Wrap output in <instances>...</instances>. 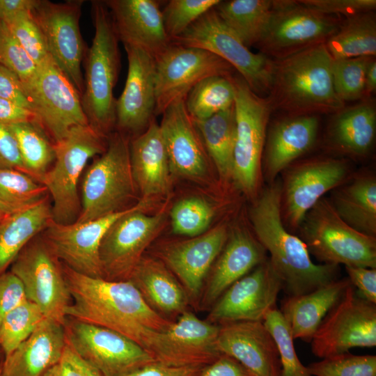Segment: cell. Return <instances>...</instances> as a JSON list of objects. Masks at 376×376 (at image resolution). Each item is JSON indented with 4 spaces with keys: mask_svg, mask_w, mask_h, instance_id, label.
<instances>
[{
    "mask_svg": "<svg viewBox=\"0 0 376 376\" xmlns=\"http://www.w3.org/2000/svg\"><path fill=\"white\" fill-rule=\"evenodd\" d=\"M3 359L4 354L0 345V363L3 361Z\"/></svg>",
    "mask_w": 376,
    "mask_h": 376,
    "instance_id": "cell-62",
    "label": "cell"
},
{
    "mask_svg": "<svg viewBox=\"0 0 376 376\" xmlns=\"http://www.w3.org/2000/svg\"><path fill=\"white\" fill-rule=\"evenodd\" d=\"M1 375V363H0V376Z\"/></svg>",
    "mask_w": 376,
    "mask_h": 376,
    "instance_id": "cell-64",
    "label": "cell"
},
{
    "mask_svg": "<svg viewBox=\"0 0 376 376\" xmlns=\"http://www.w3.org/2000/svg\"><path fill=\"white\" fill-rule=\"evenodd\" d=\"M214 216L212 205L199 197L178 201L171 211L173 233L188 237L200 235L207 230Z\"/></svg>",
    "mask_w": 376,
    "mask_h": 376,
    "instance_id": "cell-45",
    "label": "cell"
},
{
    "mask_svg": "<svg viewBox=\"0 0 376 376\" xmlns=\"http://www.w3.org/2000/svg\"><path fill=\"white\" fill-rule=\"evenodd\" d=\"M41 376H82L66 345L62 358Z\"/></svg>",
    "mask_w": 376,
    "mask_h": 376,
    "instance_id": "cell-58",
    "label": "cell"
},
{
    "mask_svg": "<svg viewBox=\"0 0 376 376\" xmlns=\"http://www.w3.org/2000/svg\"><path fill=\"white\" fill-rule=\"evenodd\" d=\"M333 58L325 43L273 60L268 100L292 115L336 113L345 107L332 82Z\"/></svg>",
    "mask_w": 376,
    "mask_h": 376,
    "instance_id": "cell-3",
    "label": "cell"
},
{
    "mask_svg": "<svg viewBox=\"0 0 376 376\" xmlns=\"http://www.w3.org/2000/svg\"><path fill=\"white\" fill-rule=\"evenodd\" d=\"M66 347L63 326L45 318L1 362V376H41L63 357Z\"/></svg>",
    "mask_w": 376,
    "mask_h": 376,
    "instance_id": "cell-30",
    "label": "cell"
},
{
    "mask_svg": "<svg viewBox=\"0 0 376 376\" xmlns=\"http://www.w3.org/2000/svg\"><path fill=\"white\" fill-rule=\"evenodd\" d=\"M219 325L199 319L187 310L154 337L148 352L156 362L171 366H204L221 354Z\"/></svg>",
    "mask_w": 376,
    "mask_h": 376,
    "instance_id": "cell-20",
    "label": "cell"
},
{
    "mask_svg": "<svg viewBox=\"0 0 376 376\" xmlns=\"http://www.w3.org/2000/svg\"><path fill=\"white\" fill-rule=\"evenodd\" d=\"M28 300L20 279L10 271L0 275V324L10 311Z\"/></svg>",
    "mask_w": 376,
    "mask_h": 376,
    "instance_id": "cell-51",
    "label": "cell"
},
{
    "mask_svg": "<svg viewBox=\"0 0 376 376\" xmlns=\"http://www.w3.org/2000/svg\"><path fill=\"white\" fill-rule=\"evenodd\" d=\"M287 169L281 183V214L283 222L294 230L299 228L323 196L345 182L349 174L346 162L334 158L311 159Z\"/></svg>",
    "mask_w": 376,
    "mask_h": 376,
    "instance_id": "cell-17",
    "label": "cell"
},
{
    "mask_svg": "<svg viewBox=\"0 0 376 376\" xmlns=\"http://www.w3.org/2000/svg\"><path fill=\"white\" fill-rule=\"evenodd\" d=\"M63 272L71 297L66 318L115 331L148 352L171 322L149 306L130 281L91 277L63 263Z\"/></svg>",
    "mask_w": 376,
    "mask_h": 376,
    "instance_id": "cell-1",
    "label": "cell"
},
{
    "mask_svg": "<svg viewBox=\"0 0 376 376\" xmlns=\"http://www.w3.org/2000/svg\"><path fill=\"white\" fill-rule=\"evenodd\" d=\"M351 285L348 278L337 279L309 292L287 296L280 311L293 338L310 342L324 317Z\"/></svg>",
    "mask_w": 376,
    "mask_h": 376,
    "instance_id": "cell-32",
    "label": "cell"
},
{
    "mask_svg": "<svg viewBox=\"0 0 376 376\" xmlns=\"http://www.w3.org/2000/svg\"><path fill=\"white\" fill-rule=\"evenodd\" d=\"M49 197L47 188L28 174L0 170V210L5 216L27 210Z\"/></svg>",
    "mask_w": 376,
    "mask_h": 376,
    "instance_id": "cell-41",
    "label": "cell"
},
{
    "mask_svg": "<svg viewBox=\"0 0 376 376\" xmlns=\"http://www.w3.org/2000/svg\"><path fill=\"white\" fill-rule=\"evenodd\" d=\"M171 43L209 51L229 63L249 87L261 96L269 93L273 60L251 52L238 36L221 19L214 8L191 25Z\"/></svg>",
    "mask_w": 376,
    "mask_h": 376,
    "instance_id": "cell-9",
    "label": "cell"
},
{
    "mask_svg": "<svg viewBox=\"0 0 376 376\" xmlns=\"http://www.w3.org/2000/svg\"><path fill=\"white\" fill-rule=\"evenodd\" d=\"M332 118L329 140L334 149L352 157L366 155L376 133V109L373 102L343 107Z\"/></svg>",
    "mask_w": 376,
    "mask_h": 376,
    "instance_id": "cell-33",
    "label": "cell"
},
{
    "mask_svg": "<svg viewBox=\"0 0 376 376\" xmlns=\"http://www.w3.org/2000/svg\"><path fill=\"white\" fill-rule=\"evenodd\" d=\"M82 4L83 1L54 3L39 0L33 10L49 56L81 96L84 88L81 64L86 51L79 29Z\"/></svg>",
    "mask_w": 376,
    "mask_h": 376,
    "instance_id": "cell-18",
    "label": "cell"
},
{
    "mask_svg": "<svg viewBox=\"0 0 376 376\" xmlns=\"http://www.w3.org/2000/svg\"><path fill=\"white\" fill-rule=\"evenodd\" d=\"M32 121L38 122L37 116L32 111L19 106L12 101L0 97L1 123L10 125Z\"/></svg>",
    "mask_w": 376,
    "mask_h": 376,
    "instance_id": "cell-57",
    "label": "cell"
},
{
    "mask_svg": "<svg viewBox=\"0 0 376 376\" xmlns=\"http://www.w3.org/2000/svg\"><path fill=\"white\" fill-rule=\"evenodd\" d=\"M217 348L239 362L252 376H281L279 351L262 321H239L219 325Z\"/></svg>",
    "mask_w": 376,
    "mask_h": 376,
    "instance_id": "cell-25",
    "label": "cell"
},
{
    "mask_svg": "<svg viewBox=\"0 0 376 376\" xmlns=\"http://www.w3.org/2000/svg\"><path fill=\"white\" fill-rule=\"evenodd\" d=\"M196 376H252L239 362L221 354L213 362L201 368Z\"/></svg>",
    "mask_w": 376,
    "mask_h": 376,
    "instance_id": "cell-55",
    "label": "cell"
},
{
    "mask_svg": "<svg viewBox=\"0 0 376 376\" xmlns=\"http://www.w3.org/2000/svg\"><path fill=\"white\" fill-rule=\"evenodd\" d=\"M14 169L26 173L15 136L10 125L0 123V170Z\"/></svg>",
    "mask_w": 376,
    "mask_h": 376,
    "instance_id": "cell-52",
    "label": "cell"
},
{
    "mask_svg": "<svg viewBox=\"0 0 376 376\" xmlns=\"http://www.w3.org/2000/svg\"><path fill=\"white\" fill-rule=\"evenodd\" d=\"M333 59L375 57L376 17L373 11L346 17L325 42Z\"/></svg>",
    "mask_w": 376,
    "mask_h": 376,
    "instance_id": "cell-37",
    "label": "cell"
},
{
    "mask_svg": "<svg viewBox=\"0 0 376 376\" xmlns=\"http://www.w3.org/2000/svg\"><path fill=\"white\" fill-rule=\"evenodd\" d=\"M282 280L268 258L233 283L210 307L208 322L221 325L239 321H263L276 307Z\"/></svg>",
    "mask_w": 376,
    "mask_h": 376,
    "instance_id": "cell-19",
    "label": "cell"
},
{
    "mask_svg": "<svg viewBox=\"0 0 376 376\" xmlns=\"http://www.w3.org/2000/svg\"><path fill=\"white\" fill-rule=\"evenodd\" d=\"M273 6L269 0L220 1L214 7L221 19L247 47L256 46L269 23Z\"/></svg>",
    "mask_w": 376,
    "mask_h": 376,
    "instance_id": "cell-38",
    "label": "cell"
},
{
    "mask_svg": "<svg viewBox=\"0 0 376 376\" xmlns=\"http://www.w3.org/2000/svg\"><path fill=\"white\" fill-rule=\"evenodd\" d=\"M232 76H211L195 85L185 99L187 113L193 120H202L235 104Z\"/></svg>",
    "mask_w": 376,
    "mask_h": 376,
    "instance_id": "cell-40",
    "label": "cell"
},
{
    "mask_svg": "<svg viewBox=\"0 0 376 376\" xmlns=\"http://www.w3.org/2000/svg\"><path fill=\"white\" fill-rule=\"evenodd\" d=\"M10 271L22 281L28 300L38 305L46 318L62 325L71 302L63 272V263L40 233L22 249Z\"/></svg>",
    "mask_w": 376,
    "mask_h": 376,
    "instance_id": "cell-14",
    "label": "cell"
},
{
    "mask_svg": "<svg viewBox=\"0 0 376 376\" xmlns=\"http://www.w3.org/2000/svg\"><path fill=\"white\" fill-rule=\"evenodd\" d=\"M49 198L0 221V275L7 271L25 245L52 219Z\"/></svg>",
    "mask_w": 376,
    "mask_h": 376,
    "instance_id": "cell-35",
    "label": "cell"
},
{
    "mask_svg": "<svg viewBox=\"0 0 376 376\" xmlns=\"http://www.w3.org/2000/svg\"><path fill=\"white\" fill-rule=\"evenodd\" d=\"M310 254L323 264L376 268V239L343 221L330 201L321 198L299 227Z\"/></svg>",
    "mask_w": 376,
    "mask_h": 376,
    "instance_id": "cell-7",
    "label": "cell"
},
{
    "mask_svg": "<svg viewBox=\"0 0 376 376\" xmlns=\"http://www.w3.org/2000/svg\"><path fill=\"white\" fill-rule=\"evenodd\" d=\"M132 175L142 198L165 195L170 189L171 171L159 125L154 120L130 142Z\"/></svg>",
    "mask_w": 376,
    "mask_h": 376,
    "instance_id": "cell-29",
    "label": "cell"
},
{
    "mask_svg": "<svg viewBox=\"0 0 376 376\" xmlns=\"http://www.w3.org/2000/svg\"><path fill=\"white\" fill-rule=\"evenodd\" d=\"M348 279L361 297L376 304V268L345 266Z\"/></svg>",
    "mask_w": 376,
    "mask_h": 376,
    "instance_id": "cell-53",
    "label": "cell"
},
{
    "mask_svg": "<svg viewBox=\"0 0 376 376\" xmlns=\"http://www.w3.org/2000/svg\"><path fill=\"white\" fill-rule=\"evenodd\" d=\"M220 0H170L162 10L165 31L171 40L184 33Z\"/></svg>",
    "mask_w": 376,
    "mask_h": 376,
    "instance_id": "cell-47",
    "label": "cell"
},
{
    "mask_svg": "<svg viewBox=\"0 0 376 376\" xmlns=\"http://www.w3.org/2000/svg\"><path fill=\"white\" fill-rule=\"evenodd\" d=\"M70 351L72 359L82 376H103L96 368L79 357L71 349Z\"/></svg>",
    "mask_w": 376,
    "mask_h": 376,
    "instance_id": "cell-61",
    "label": "cell"
},
{
    "mask_svg": "<svg viewBox=\"0 0 376 376\" xmlns=\"http://www.w3.org/2000/svg\"><path fill=\"white\" fill-rule=\"evenodd\" d=\"M311 352L323 359L353 347L376 345V304L351 285L324 317L311 340Z\"/></svg>",
    "mask_w": 376,
    "mask_h": 376,
    "instance_id": "cell-15",
    "label": "cell"
},
{
    "mask_svg": "<svg viewBox=\"0 0 376 376\" xmlns=\"http://www.w3.org/2000/svg\"><path fill=\"white\" fill-rule=\"evenodd\" d=\"M6 216H5L0 210V221L3 219Z\"/></svg>",
    "mask_w": 376,
    "mask_h": 376,
    "instance_id": "cell-63",
    "label": "cell"
},
{
    "mask_svg": "<svg viewBox=\"0 0 376 376\" xmlns=\"http://www.w3.org/2000/svg\"><path fill=\"white\" fill-rule=\"evenodd\" d=\"M0 63L14 72L23 84L34 77L39 67L2 21H0Z\"/></svg>",
    "mask_w": 376,
    "mask_h": 376,
    "instance_id": "cell-49",
    "label": "cell"
},
{
    "mask_svg": "<svg viewBox=\"0 0 376 376\" xmlns=\"http://www.w3.org/2000/svg\"><path fill=\"white\" fill-rule=\"evenodd\" d=\"M265 254L263 246L245 228L233 229L212 265L199 306L210 308L233 283L265 260Z\"/></svg>",
    "mask_w": 376,
    "mask_h": 376,
    "instance_id": "cell-27",
    "label": "cell"
},
{
    "mask_svg": "<svg viewBox=\"0 0 376 376\" xmlns=\"http://www.w3.org/2000/svg\"><path fill=\"white\" fill-rule=\"evenodd\" d=\"M124 47L128 70L123 91L116 101L115 128L131 140L155 120V58L139 47Z\"/></svg>",
    "mask_w": 376,
    "mask_h": 376,
    "instance_id": "cell-21",
    "label": "cell"
},
{
    "mask_svg": "<svg viewBox=\"0 0 376 376\" xmlns=\"http://www.w3.org/2000/svg\"><path fill=\"white\" fill-rule=\"evenodd\" d=\"M220 178H232L236 135L235 104L209 118L193 120Z\"/></svg>",
    "mask_w": 376,
    "mask_h": 376,
    "instance_id": "cell-36",
    "label": "cell"
},
{
    "mask_svg": "<svg viewBox=\"0 0 376 376\" xmlns=\"http://www.w3.org/2000/svg\"><path fill=\"white\" fill-rule=\"evenodd\" d=\"M228 236L227 228L220 225L189 240L170 242L161 250L160 260L182 284L194 307H199L205 279Z\"/></svg>",
    "mask_w": 376,
    "mask_h": 376,
    "instance_id": "cell-23",
    "label": "cell"
},
{
    "mask_svg": "<svg viewBox=\"0 0 376 376\" xmlns=\"http://www.w3.org/2000/svg\"><path fill=\"white\" fill-rule=\"evenodd\" d=\"M312 376H376V356L343 353L310 363Z\"/></svg>",
    "mask_w": 376,
    "mask_h": 376,
    "instance_id": "cell-46",
    "label": "cell"
},
{
    "mask_svg": "<svg viewBox=\"0 0 376 376\" xmlns=\"http://www.w3.org/2000/svg\"><path fill=\"white\" fill-rule=\"evenodd\" d=\"M29 175L42 184L47 172L55 160L54 142L38 121L10 125Z\"/></svg>",
    "mask_w": 376,
    "mask_h": 376,
    "instance_id": "cell-39",
    "label": "cell"
},
{
    "mask_svg": "<svg viewBox=\"0 0 376 376\" xmlns=\"http://www.w3.org/2000/svg\"><path fill=\"white\" fill-rule=\"evenodd\" d=\"M39 0H0V21H6L24 11H32Z\"/></svg>",
    "mask_w": 376,
    "mask_h": 376,
    "instance_id": "cell-59",
    "label": "cell"
},
{
    "mask_svg": "<svg viewBox=\"0 0 376 376\" xmlns=\"http://www.w3.org/2000/svg\"><path fill=\"white\" fill-rule=\"evenodd\" d=\"M202 367L203 366H171L155 361L125 376H196Z\"/></svg>",
    "mask_w": 376,
    "mask_h": 376,
    "instance_id": "cell-56",
    "label": "cell"
},
{
    "mask_svg": "<svg viewBox=\"0 0 376 376\" xmlns=\"http://www.w3.org/2000/svg\"><path fill=\"white\" fill-rule=\"evenodd\" d=\"M63 326L66 345L103 376H125L155 361L143 347L115 331L70 318Z\"/></svg>",
    "mask_w": 376,
    "mask_h": 376,
    "instance_id": "cell-13",
    "label": "cell"
},
{
    "mask_svg": "<svg viewBox=\"0 0 376 376\" xmlns=\"http://www.w3.org/2000/svg\"><path fill=\"white\" fill-rule=\"evenodd\" d=\"M185 99L175 100L165 109L159 125L171 173L199 180L207 173L210 157Z\"/></svg>",
    "mask_w": 376,
    "mask_h": 376,
    "instance_id": "cell-24",
    "label": "cell"
},
{
    "mask_svg": "<svg viewBox=\"0 0 376 376\" xmlns=\"http://www.w3.org/2000/svg\"><path fill=\"white\" fill-rule=\"evenodd\" d=\"M91 8L95 34L86 57L81 104L88 124L108 138L116 126L113 88L120 64L119 39L104 2L93 1Z\"/></svg>",
    "mask_w": 376,
    "mask_h": 376,
    "instance_id": "cell-4",
    "label": "cell"
},
{
    "mask_svg": "<svg viewBox=\"0 0 376 376\" xmlns=\"http://www.w3.org/2000/svg\"><path fill=\"white\" fill-rule=\"evenodd\" d=\"M373 57L333 59L331 77L334 91L343 102L355 101L365 95V78Z\"/></svg>",
    "mask_w": 376,
    "mask_h": 376,
    "instance_id": "cell-43",
    "label": "cell"
},
{
    "mask_svg": "<svg viewBox=\"0 0 376 376\" xmlns=\"http://www.w3.org/2000/svg\"><path fill=\"white\" fill-rule=\"evenodd\" d=\"M0 97L12 101L31 111L22 82L14 72L1 63Z\"/></svg>",
    "mask_w": 376,
    "mask_h": 376,
    "instance_id": "cell-54",
    "label": "cell"
},
{
    "mask_svg": "<svg viewBox=\"0 0 376 376\" xmlns=\"http://www.w3.org/2000/svg\"><path fill=\"white\" fill-rule=\"evenodd\" d=\"M107 139L88 124L72 127L63 139L54 143L55 160L42 185L52 198L55 222L70 224L77 220L81 208L78 194L80 175L89 159L105 151Z\"/></svg>",
    "mask_w": 376,
    "mask_h": 376,
    "instance_id": "cell-6",
    "label": "cell"
},
{
    "mask_svg": "<svg viewBox=\"0 0 376 376\" xmlns=\"http://www.w3.org/2000/svg\"><path fill=\"white\" fill-rule=\"evenodd\" d=\"M23 86L31 111L54 143L72 127L88 125L80 93L51 56Z\"/></svg>",
    "mask_w": 376,
    "mask_h": 376,
    "instance_id": "cell-12",
    "label": "cell"
},
{
    "mask_svg": "<svg viewBox=\"0 0 376 376\" xmlns=\"http://www.w3.org/2000/svg\"><path fill=\"white\" fill-rule=\"evenodd\" d=\"M130 139L119 132L107 139V147L86 169L81 183V208L75 222L94 220L124 210L138 191L130 154Z\"/></svg>",
    "mask_w": 376,
    "mask_h": 376,
    "instance_id": "cell-5",
    "label": "cell"
},
{
    "mask_svg": "<svg viewBox=\"0 0 376 376\" xmlns=\"http://www.w3.org/2000/svg\"><path fill=\"white\" fill-rule=\"evenodd\" d=\"M119 40L123 45L139 47L155 58L171 44L163 22L160 1L107 0Z\"/></svg>",
    "mask_w": 376,
    "mask_h": 376,
    "instance_id": "cell-26",
    "label": "cell"
},
{
    "mask_svg": "<svg viewBox=\"0 0 376 376\" xmlns=\"http://www.w3.org/2000/svg\"><path fill=\"white\" fill-rule=\"evenodd\" d=\"M376 89V61L373 58L367 68L365 78V95H368Z\"/></svg>",
    "mask_w": 376,
    "mask_h": 376,
    "instance_id": "cell-60",
    "label": "cell"
},
{
    "mask_svg": "<svg viewBox=\"0 0 376 376\" xmlns=\"http://www.w3.org/2000/svg\"><path fill=\"white\" fill-rule=\"evenodd\" d=\"M3 22L38 66L50 56L33 10L22 12Z\"/></svg>",
    "mask_w": 376,
    "mask_h": 376,
    "instance_id": "cell-48",
    "label": "cell"
},
{
    "mask_svg": "<svg viewBox=\"0 0 376 376\" xmlns=\"http://www.w3.org/2000/svg\"><path fill=\"white\" fill-rule=\"evenodd\" d=\"M304 5L327 15L346 17L373 11L375 0H301Z\"/></svg>",
    "mask_w": 376,
    "mask_h": 376,
    "instance_id": "cell-50",
    "label": "cell"
},
{
    "mask_svg": "<svg viewBox=\"0 0 376 376\" xmlns=\"http://www.w3.org/2000/svg\"><path fill=\"white\" fill-rule=\"evenodd\" d=\"M334 190L330 202L338 216L359 232L375 237V177L361 174Z\"/></svg>",
    "mask_w": 376,
    "mask_h": 376,
    "instance_id": "cell-34",
    "label": "cell"
},
{
    "mask_svg": "<svg viewBox=\"0 0 376 376\" xmlns=\"http://www.w3.org/2000/svg\"><path fill=\"white\" fill-rule=\"evenodd\" d=\"M342 21L299 1H273L267 28L256 47L272 60L281 59L310 47L325 43Z\"/></svg>",
    "mask_w": 376,
    "mask_h": 376,
    "instance_id": "cell-10",
    "label": "cell"
},
{
    "mask_svg": "<svg viewBox=\"0 0 376 376\" xmlns=\"http://www.w3.org/2000/svg\"><path fill=\"white\" fill-rule=\"evenodd\" d=\"M263 324L276 343L281 363V376H312L299 359L292 333L280 310L271 308L265 315Z\"/></svg>",
    "mask_w": 376,
    "mask_h": 376,
    "instance_id": "cell-44",
    "label": "cell"
},
{
    "mask_svg": "<svg viewBox=\"0 0 376 376\" xmlns=\"http://www.w3.org/2000/svg\"><path fill=\"white\" fill-rule=\"evenodd\" d=\"M45 318L40 308L29 300L6 314L0 324V345L4 357L24 342Z\"/></svg>",
    "mask_w": 376,
    "mask_h": 376,
    "instance_id": "cell-42",
    "label": "cell"
},
{
    "mask_svg": "<svg viewBox=\"0 0 376 376\" xmlns=\"http://www.w3.org/2000/svg\"><path fill=\"white\" fill-rule=\"evenodd\" d=\"M232 79L236 120L232 178L247 197L256 199L259 194L261 159L272 109L269 100L255 93L240 76L233 75Z\"/></svg>",
    "mask_w": 376,
    "mask_h": 376,
    "instance_id": "cell-8",
    "label": "cell"
},
{
    "mask_svg": "<svg viewBox=\"0 0 376 376\" xmlns=\"http://www.w3.org/2000/svg\"><path fill=\"white\" fill-rule=\"evenodd\" d=\"M250 210L256 238L268 251L287 296L309 292L337 279L338 266L315 264L305 243L284 225L281 182L274 181L260 193Z\"/></svg>",
    "mask_w": 376,
    "mask_h": 376,
    "instance_id": "cell-2",
    "label": "cell"
},
{
    "mask_svg": "<svg viewBox=\"0 0 376 376\" xmlns=\"http://www.w3.org/2000/svg\"><path fill=\"white\" fill-rule=\"evenodd\" d=\"M234 68L203 49L173 45L155 58V116L175 100L185 98L191 88L211 76L230 77Z\"/></svg>",
    "mask_w": 376,
    "mask_h": 376,
    "instance_id": "cell-16",
    "label": "cell"
},
{
    "mask_svg": "<svg viewBox=\"0 0 376 376\" xmlns=\"http://www.w3.org/2000/svg\"><path fill=\"white\" fill-rule=\"evenodd\" d=\"M148 203L149 199L142 198L105 233L99 249L102 279L129 281L145 250L160 232L165 208L148 215L143 212Z\"/></svg>",
    "mask_w": 376,
    "mask_h": 376,
    "instance_id": "cell-11",
    "label": "cell"
},
{
    "mask_svg": "<svg viewBox=\"0 0 376 376\" xmlns=\"http://www.w3.org/2000/svg\"><path fill=\"white\" fill-rule=\"evenodd\" d=\"M319 129L316 115H291L276 122L266 138L264 169L272 183L297 159L312 148Z\"/></svg>",
    "mask_w": 376,
    "mask_h": 376,
    "instance_id": "cell-28",
    "label": "cell"
},
{
    "mask_svg": "<svg viewBox=\"0 0 376 376\" xmlns=\"http://www.w3.org/2000/svg\"><path fill=\"white\" fill-rule=\"evenodd\" d=\"M134 206L82 223L61 224L51 219L40 235L56 256L68 267L84 275L102 278L99 258L102 237L111 225Z\"/></svg>",
    "mask_w": 376,
    "mask_h": 376,
    "instance_id": "cell-22",
    "label": "cell"
},
{
    "mask_svg": "<svg viewBox=\"0 0 376 376\" xmlns=\"http://www.w3.org/2000/svg\"><path fill=\"white\" fill-rule=\"evenodd\" d=\"M129 281L150 308L171 322L191 304L182 284L160 260L143 256Z\"/></svg>",
    "mask_w": 376,
    "mask_h": 376,
    "instance_id": "cell-31",
    "label": "cell"
}]
</instances>
